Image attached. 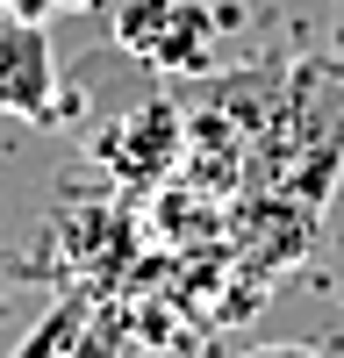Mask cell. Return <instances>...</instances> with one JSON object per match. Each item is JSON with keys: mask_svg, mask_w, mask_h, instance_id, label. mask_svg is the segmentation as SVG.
<instances>
[{"mask_svg": "<svg viewBox=\"0 0 344 358\" xmlns=\"http://www.w3.org/2000/svg\"><path fill=\"white\" fill-rule=\"evenodd\" d=\"M122 43L158 72H208L215 65V15L201 0H136L122 15Z\"/></svg>", "mask_w": 344, "mask_h": 358, "instance_id": "6da1fadb", "label": "cell"}, {"mask_svg": "<svg viewBox=\"0 0 344 358\" xmlns=\"http://www.w3.org/2000/svg\"><path fill=\"white\" fill-rule=\"evenodd\" d=\"M57 108V50L50 29L29 15H0V115L15 122H50Z\"/></svg>", "mask_w": 344, "mask_h": 358, "instance_id": "7a4b0ae2", "label": "cell"}, {"mask_svg": "<svg viewBox=\"0 0 344 358\" xmlns=\"http://www.w3.org/2000/svg\"><path fill=\"white\" fill-rule=\"evenodd\" d=\"M86 308H94V294H86V287H65V294H57V301L36 315V322H29V337L15 344V358H72Z\"/></svg>", "mask_w": 344, "mask_h": 358, "instance_id": "3957f363", "label": "cell"}, {"mask_svg": "<svg viewBox=\"0 0 344 358\" xmlns=\"http://www.w3.org/2000/svg\"><path fill=\"white\" fill-rule=\"evenodd\" d=\"M122 344H129V322L115 315V308H86V322H79V344H72V358H122Z\"/></svg>", "mask_w": 344, "mask_h": 358, "instance_id": "277c9868", "label": "cell"}, {"mask_svg": "<svg viewBox=\"0 0 344 358\" xmlns=\"http://www.w3.org/2000/svg\"><path fill=\"white\" fill-rule=\"evenodd\" d=\"M57 8H79V0H8V15H29V22H43Z\"/></svg>", "mask_w": 344, "mask_h": 358, "instance_id": "5b68a950", "label": "cell"}, {"mask_svg": "<svg viewBox=\"0 0 344 358\" xmlns=\"http://www.w3.org/2000/svg\"><path fill=\"white\" fill-rule=\"evenodd\" d=\"M251 358H323L315 344H266V351H251Z\"/></svg>", "mask_w": 344, "mask_h": 358, "instance_id": "8992f818", "label": "cell"}, {"mask_svg": "<svg viewBox=\"0 0 344 358\" xmlns=\"http://www.w3.org/2000/svg\"><path fill=\"white\" fill-rule=\"evenodd\" d=\"M0 322H8V294H0Z\"/></svg>", "mask_w": 344, "mask_h": 358, "instance_id": "52a82bcc", "label": "cell"}, {"mask_svg": "<svg viewBox=\"0 0 344 358\" xmlns=\"http://www.w3.org/2000/svg\"><path fill=\"white\" fill-rule=\"evenodd\" d=\"M0 15H8V0H0Z\"/></svg>", "mask_w": 344, "mask_h": 358, "instance_id": "ba28073f", "label": "cell"}]
</instances>
